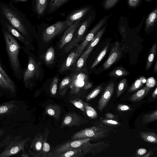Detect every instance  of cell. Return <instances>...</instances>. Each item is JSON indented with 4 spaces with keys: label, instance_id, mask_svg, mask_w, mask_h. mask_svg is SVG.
<instances>
[{
    "label": "cell",
    "instance_id": "obj_12",
    "mask_svg": "<svg viewBox=\"0 0 157 157\" xmlns=\"http://www.w3.org/2000/svg\"><path fill=\"white\" fill-rule=\"evenodd\" d=\"M87 123L86 120L84 119L80 115L75 112H70L67 114L64 117L61 127L78 126Z\"/></svg>",
    "mask_w": 157,
    "mask_h": 157
},
{
    "label": "cell",
    "instance_id": "obj_29",
    "mask_svg": "<svg viewBox=\"0 0 157 157\" xmlns=\"http://www.w3.org/2000/svg\"><path fill=\"white\" fill-rule=\"evenodd\" d=\"M70 0H50L48 6V12H53Z\"/></svg>",
    "mask_w": 157,
    "mask_h": 157
},
{
    "label": "cell",
    "instance_id": "obj_3",
    "mask_svg": "<svg viewBox=\"0 0 157 157\" xmlns=\"http://www.w3.org/2000/svg\"><path fill=\"white\" fill-rule=\"evenodd\" d=\"M90 141V138H85L66 141L56 146L46 157H55L60 154L75 148L81 149L85 155L98 152V150L103 144V142L91 144L89 142Z\"/></svg>",
    "mask_w": 157,
    "mask_h": 157
},
{
    "label": "cell",
    "instance_id": "obj_1",
    "mask_svg": "<svg viewBox=\"0 0 157 157\" xmlns=\"http://www.w3.org/2000/svg\"><path fill=\"white\" fill-rule=\"evenodd\" d=\"M24 103L21 100H11L0 104V124L16 127L24 120Z\"/></svg>",
    "mask_w": 157,
    "mask_h": 157
},
{
    "label": "cell",
    "instance_id": "obj_14",
    "mask_svg": "<svg viewBox=\"0 0 157 157\" xmlns=\"http://www.w3.org/2000/svg\"><path fill=\"white\" fill-rule=\"evenodd\" d=\"M43 135L38 133L31 140L28 154L31 156L40 157L43 146Z\"/></svg>",
    "mask_w": 157,
    "mask_h": 157
},
{
    "label": "cell",
    "instance_id": "obj_5",
    "mask_svg": "<svg viewBox=\"0 0 157 157\" xmlns=\"http://www.w3.org/2000/svg\"><path fill=\"white\" fill-rule=\"evenodd\" d=\"M28 56V65L23 71V78L25 88L32 89L36 85V82L40 78L41 75L40 65L35 60L28 51V48L22 46V48Z\"/></svg>",
    "mask_w": 157,
    "mask_h": 157
},
{
    "label": "cell",
    "instance_id": "obj_48",
    "mask_svg": "<svg viewBox=\"0 0 157 157\" xmlns=\"http://www.w3.org/2000/svg\"><path fill=\"white\" fill-rule=\"evenodd\" d=\"M117 109L119 111H123L129 110L131 109V108L126 105L119 104L117 106Z\"/></svg>",
    "mask_w": 157,
    "mask_h": 157
},
{
    "label": "cell",
    "instance_id": "obj_35",
    "mask_svg": "<svg viewBox=\"0 0 157 157\" xmlns=\"http://www.w3.org/2000/svg\"><path fill=\"white\" fill-rule=\"evenodd\" d=\"M109 46V44L107 43L105 46L96 57L92 64L90 68L92 69L96 66L103 59L105 55Z\"/></svg>",
    "mask_w": 157,
    "mask_h": 157
},
{
    "label": "cell",
    "instance_id": "obj_2",
    "mask_svg": "<svg viewBox=\"0 0 157 157\" xmlns=\"http://www.w3.org/2000/svg\"><path fill=\"white\" fill-rule=\"evenodd\" d=\"M2 33L10 67L15 77L20 80L23 78L24 71L21 66L18 56L22 46L4 28H3Z\"/></svg>",
    "mask_w": 157,
    "mask_h": 157
},
{
    "label": "cell",
    "instance_id": "obj_21",
    "mask_svg": "<svg viewBox=\"0 0 157 157\" xmlns=\"http://www.w3.org/2000/svg\"><path fill=\"white\" fill-rule=\"evenodd\" d=\"M79 56L76 49L72 51L62 63L59 70V72L62 73L70 69L76 63L77 58Z\"/></svg>",
    "mask_w": 157,
    "mask_h": 157
},
{
    "label": "cell",
    "instance_id": "obj_23",
    "mask_svg": "<svg viewBox=\"0 0 157 157\" xmlns=\"http://www.w3.org/2000/svg\"><path fill=\"white\" fill-rule=\"evenodd\" d=\"M45 113L58 121L61 115V108L57 105L49 104L45 108Z\"/></svg>",
    "mask_w": 157,
    "mask_h": 157
},
{
    "label": "cell",
    "instance_id": "obj_20",
    "mask_svg": "<svg viewBox=\"0 0 157 157\" xmlns=\"http://www.w3.org/2000/svg\"><path fill=\"white\" fill-rule=\"evenodd\" d=\"M107 25V24L97 33L90 42L87 49L83 53L80 57L83 58L86 61V60L89 54L92 51L94 47L98 43L101 37L105 31Z\"/></svg>",
    "mask_w": 157,
    "mask_h": 157
},
{
    "label": "cell",
    "instance_id": "obj_4",
    "mask_svg": "<svg viewBox=\"0 0 157 157\" xmlns=\"http://www.w3.org/2000/svg\"><path fill=\"white\" fill-rule=\"evenodd\" d=\"M31 140L30 137L23 139L21 136L7 135L0 143V147L5 146L4 150L0 153V157L11 156L21 151L22 152L25 151V146Z\"/></svg>",
    "mask_w": 157,
    "mask_h": 157
},
{
    "label": "cell",
    "instance_id": "obj_6",
    "mask_svg": "<svg viewBox=\"0 0 157 157\" xmlns=\"http://www.w3.org/2000/svg\"><path fill=\"white\" fill-rule=\"evenodd\" d=\"M1 10L3 16L7 20L9 23L31 41V38L27 28L22 18L17 12L12 7L5 4L2 5Z\"/></svg>",
    "mask_w": 157,
    "mask_h": 157
},
{
    "label": "cell",
    "instance_id": "obj_47",
    "mask_svg": "<svg viewBox=\"0 0 157 157\" xmlns=\"http://www.w3.org/2000/svg\"><path fill=\"white\" fill-rule=\"evenodd\" d=\"M103 123L110 125H117L119 124L118 122L112 119H105L102 121Z\"/></svg>",
    "mask_w": 157,
    "mask_h": 157
},
{
    "label": "cell",
    "instance_id": "obj_58",
    "mask_svg": "<svg viewBox=\"0 0 157 157\" xmlns=\"http://www.w3.org/2000/svg\"><path fill=\"white\" fill-rule=\"evenodd\" d=\"M16 1H26V0H14Z\"/></svg>",
    "mask_w": 157,
    "mask_h": 157
},
{
    "label": "cell",
    "instance_id": "obj_11",
    "mask_svg": "<svg viewBox=\"0 0 157 157\" xmlns=\"http://www.w3.org/2000/svg\"><path fill=\"white\" fill-rule=\"evenodd\" d=\"M109 16L107 15L101 19L85 36L83 41L76 47V49L80 56L97 33L105 24Z\"/></svg>",
    "mask_w": 157,
    "mask_h": 157
},
{
    "label": "cell",
    "instance_id": "obj_15",
    "mask_svg": "<svg viewBox=\"0 0 157 157\" xmlns=\"http://www.w3.org/2000/svg\"><path fill=\"white\" fill-rule=\"evenodd\" d=\"M114 85L113 82H111L105 87L98 102L97 108L100 112L105 109L108 104L113 94Z\"/></svg>",
    "mask_w": 157,
    "mask_h": 157
},
{
    "label": "cell",
    "instance_id": "obj_41",
    "mask_svg": "<svg viewBox=\"0 0 157 157\" xmlns=\"http://www.w3.org/2000/svg\"><path fill=\"white\" fill-rule=\"evenodd\" d=\"M58 81V78L57 77H55L51 82L50 86V92L52 96H55L56 94Z\"/></svg>",
    "mask_w": 157,
    "mask_h": 157
},
{
    "label": "cell",
    "instance_id": "obj_16",
    "mask_svg": "<svg viewBox=\"0 0 157 157\" xmlns=\"http://www.w3.org/2000/svg\"><path fill=\"white\" fill-rule=\"evenodd\" d=\"M83 17L77 20L74 24L69 27L64 32L58 44L59 49H61L67 44L72 38L75 32L81 23Z\"/></svg>",
    "mask_w": 157,
    "mask_h": 157
},
{
    "label": "cell",
    "instance_id": "obj_37",
    "mask_svg": "<svg viewBox=\"0 0 157 157\" xmlns=\"http://www.w3.org/2000/svg\"><path fill=\"white\" fill-rule=\"evenodd\" d=\"M157 120V110H155L151 113L146 114L143 116L142 118L143 124L151 123Z\"/></svg>",
    "mask_w": 157,
    "mask_h": 157
},
{
    "label": "cell",
    "instance_id": "obj_30",
    "mask_svg": "<svg viewBox=\"0 0 157 157\" xmlns=\"http://www.w3.org/2000/svg\"><path fill=\"white\" fill-rule=\"evenodd\" d=\"M55 52L52 47L49 48L43 56V59L45 63L47 65L52 64L55 59Z\"/></svg>",
    "mask_w": 157,
    "mask_h": 157
},
{
    "label": "cell",
    "instance_id": "obj_26",
    "mask_svg": "<svg viewBox=\"0 0 157 157\" xmlns=\"http://www.w3.org/2000/svg\"><path fill=\"white\" fill-rule=\"evenodd\" d=\"M157 44L154 43L151 48L147 58L145 71L148 70L154 62L156 53Z\"/></svg>",
    "mask_w": 157,
    "mask_h": 157
},
{
    "label": "cell",
    "instance_id": "obj_13",
    "mask_svg": "<svg viewBox=\"0 0 157 157\" xmlns=\"http://www.w3.org/2000/svg\"><path fill=\"white\" fill-rule=\"evenodd\" d=\"M123 52V48L120 47L118 41H116L113 44L109 57L103 65L104 70L109 68L121 58Z\"/></svg>",
    "mask_w": 157,
    "mask_h": 157
},
{
    "label": "cell",
    "instance_id": "obj_51",
    "mask_svg": "<svg viewBox=\"0 0 157 157\" xmlns=\"http://www.w3.org/2000/svg\"><path fill=\"white\" fill-rule=\"evenodd\" d=\"M157 95V87H156L152 94V97L155 98Z\"/></svg>",
    "mask_w": 157,
    "mask_h": 157
},
{
    "label": "cell",
    "instance_id": "obj_49",
    "mask_svg": "<svg viewBox=\"0 0 157 157\" xmlns=\"http://www.w3.org/2000/svg\"><path fill=\"white\" fill-rule=\"evenodd\" d=\"M147 152L146 149L144 148H140L137 150L136 155L137 157H141L142 156L144 155Z\"/></svg>",
    "mask_w": 157,
    "mask_h": 157
},
{
    "label": "cell",
    "instance_id": "obj_44",
    "mask_svg": "<svg viewBox=\"0 0 157 157\" xmlns=\"http://www.w3.org/2000/svg\"><path fill=\"white\" fill-rule=\"evenodd\" d=\"M86 61L83 58L80 57L78 60L76 67V71L81 70L85 65Z\"/></svg>",
    "mask_w": 157,
    "mask_h": 157
},
{
    "label": "cell",
    "instance_id": "obj_24",
    "mask_svg": "<svg viewBox=\"0 0 157 157\" xmlns=\"http://www.w3.org/2000/svg\"><path fill=\"white\" fill-rule=\"evenodd\" d=\"M151 89L145 86L133 94L129 99L132 101H139L147 94Z\"/></svg>",
    "mask_w": 157,
    "mask_h": 157
},
{
    "label": "cell",
    "instance_id": "obj_39",
    "mask_svg": "<svg viewBox=\"0 0 157 157\" xmlns=\"http://www.w3.org/2000/svg\"><path fill=\"white\" fill-rule=\"evenodd\" d=\"M103 86L99 85L94 89L87 96L86 98V101H89L96 97L102 90Z\"/></svg>",
    "mask_w": 157,
    "mask_h": 157
},
{
    "label": "cell",
    "instance_id": "obj_36",
    "mask_svg": "<svg viewBox=\"0 0 157 157\" xmlns=\"http://www.w3.org/2000/svg\"><path fill=\"white\" fill-rule=\"evenodd\" d=\"M83 103L87 116L91 118H97L98 115L96 111L87 103L83 101Z\"/></svg>",
    "mask_w": 157,
    "mask_h": 157
},
{
    "label": "cell",
    "instance_id": "obj_22",
    "mask_svg": "<svg viewBox=\"0 0 157 157\" xmlns=\"http://www.w3.org/2000/svg\"><path fill=\"white\" fill-rule=\"evenodd\" d=\"M157 21V7L148 15L145 21V32L147 33L152 32L155 28Z\"/></svg>",
    "mask_w": 157,
    "mask_h": 157
},
{
    "label": "cell",
    "instance_id": "obj_27",
    "mask_svg": "<svg viewBox=\"0 0 157 157\" xmlns=\"http://www.w3.org/2000/svg\"><path fill=\"white\" fill-rule=\"evenodd\" d=\"M84 155L81 149L75 148L60 154L55 157H82Z\"/></svg>",
    "mask_w": 157,
    "mask_h": 157
},
{
    "label": "cell",
    "instance_id": "obj_46",
    "mask_svg": "<svg viewBox=\"0 0 157 157\" xmlns=\"http://www.w3.org/2000/svg\"><path fill=\"white\" fill-rule=\"evenodd\" d=\"M0 72L3 75V76L7 80L12 84L16 86L14 83L13 80L9 77L8 75L6 73L3 67L1 66L0 62Z\"/></svg>",
    "mask_w": 157,
    "mask_h": 157
},
{
    "label": "cell",
    "instance_id": "obj_42",
    "mask_svg": "<svg viewBox=\"0 0 157 157\" xmlns=\"http://www.w3.org/2000/svg\"><path fill=\"white\" fill-rule=\"evenodd\" d=\"M119 0H105L104 6L105 9L108 10L114 6Z\"/></svg>",
    "mask_w": 157,
    "mask_h": 157
},
{
    "label": "cell",
    "instance_id": "obj_31",
    "mask_svg": "<svg viewBox=\"0 0 157 157\" xmlns=\"http://www.w3.org/2000/svg\"><path fill=\"white\" fill-rule=\"evenodd\" d=\"M48 133L49 131L46 129L43 135V148L40 157H46L50 151V145L47 142Z\"/></svg>",
    "mask_w": 157,
    "mask_h": 157
},
{
    "label": "cell",
    "instance_id": "obj_55",
    "mask_svg": "<svg viewBox=\"0 0 157 157\" xmlns=\"http://www.w3.org/2000/svg\"><path fill=\"white\" fill-rule=\"evenodd\" d=\"M5 131L4 130L0 128V137L5 133Z\"/></svg>",
    "mask_w": 157,
    "mask_h": 157
},
{
    "label": "cell",
    "instance_id": "obj_54",
    "mask_svg": "<svg viewBox=\"0 0 157 157\" xmlns=\"http://www.w3.org/2000/svg\"><path fill=\"white\" fill-rule=\"evenodd\" d=\"M151 155V152H149L147 153L145 155L142 156L141 157H147L150 156Z\"/></svg>",
    "mask_w": 157,
    "mask_h": 157
},
{
    "label": "cell",
    "instance_id": "obj_33",
    "mask_svg": "<svg viewBox=\"0 0 157 157\" xmlns=\"http://www.w3.org/2000/svg\"><path fill=\"white\" fill-rule=\"evenodd\" d=\"M146 80L145 77L143 76L138 78L132 85L128 90V92H131L139 89L146 82Z\"/></svg>",
    "mask_w": 157,
    "mask_h": 157
},
{
    "label": "cell",
    "instance_id": "obj_53",
    "mask_svg": "<svg viewBox=\"0 0 157 157\" xmlns=\"http://www.w3.org/2000/svg\"><path fill=\"white\" fill-rule=\"evenodd\" d=\"M30 156L29 154H28L25 151L22 152V154L20 156V157H28Z\"/></svg>",
    "mask_w": 157,
    "mask_h": 157
},
{
    "label": "cell",
    "instance_id": "obj_18",
    "mask_svg": "<svg viewBox=\"0 0 157 157\" xmlns=\"http://www.w3.org/2000/svg\"><path fill=\"white\" fill-rule=\"evenodd\" d=\"M4 28L12 36L21 42L25 47L33 49V48L31 41L23 35L8 23L5 24Z\"/></svg>",
    "mask_w": 157,
    "mask_h": 157
},
{
    "label": "cell",
    "instance_id": "obj_43",
    "mask_svg": "<svg viewBox=\"0 0 157 157\" xmlns=\"http://www.w3.org/2000/svg\"><path fill=\"white\" fill-rule=\"evenodd\" d=\"M146 86L151 88L156 85L157 82L155 78L153 77L148 78L146 80Z\"/></svg>",
    "mask_w": 157,
    "mask_h": 157
},
{
    "label": "cell",
    "instance_id": "obj_9",
    "mask_svg": "<svg viewBox=\"0 0 157 157\" xmlns=\"http://www.w3.org/2000/svg\"><path fill=\"white\" fill-rule=\"evenodd\" d=\"M93 20L92 16H90L82 23H80L72 38L64 48V52L70 51L72 48L78 46V43L84 39L86 31Z\"/></svg>",
    "mask_w": 157,
    "mask_h": 157
},
{
    "label": "cell",
    "instance_id": "obj_19",
    "mask_svg": "<svg viewBox=\"0 0 157 157\" xmlns=\"http://www.w3.org/2000/svg\"><path fill=\"white\" fill-rule=\"evenodd\" d=\"M0 88L7 96H16L17 87L10 83L0 72Z\"/></svg>",
    "mask_w": 157,
    "mask_h": 157
},
{
    "label": "cell",
    "instance_id": "obj_28",
    "mask_svg": "<svg viewBox=\"0 0 157 157\" xmlns=\"http://www.w3.org/2000/svg\"><path fill=\"white\" fill-rule=\"evenodd\" d=\"M71 78L70 76H67L61 82L59 87V93L63 96L66 93L68 89L70 87Z\"/></svg>",
    "mask_w": 157,
    "mask_h": 157
},
{
    "label": "cell",
    "instance_id": "obj_32",
    "mask_svg": "<svg viewBox=\"0 0 157 157\" xmlns=\"http://www.w3.org/2000/svg\"><path fill=\"white\" fill-rule=\"evenodd\" d=\"M130 74V73L124 68L118 67L113 69L108 75L110 76L119 78L126 76Z\"/></svg>",
    "mask_w": 157,
    "mask_h": 157
},
{
    "label": "cell",
    "instance_id": "obj_40",
    "mask_svg": "<svg viewBox=\"0 0 157 157\" xmlns=\"http://www.w3.org/2000/svg\"><path fill=\"white\" fill-rule=\"evenodd\" d=\"M69 102L83 112H86L83 101L82 99L79 98L74 99H70L69 100Z\"/></svg>",
    "mask_w": 157,
    "mask_h": 157
},
{
    "label": "cell",
    "instance_id": "obj_57",
    "mask_svg": "<svg viewBox=\"0 0 157 157\" xmlns=\"http://www.w3.org/2000/svg\"><path fill=\"white\" fill-rule=\"evenodd\" d=\"M146 2H152L154 0H145Z\"/></svg>",
    "mask_w": 157,
    "mask_h": 157
},
{
    "label": "cell",
    "instance_id": "obj_25",
    "mask_svg": "<svg viewBox=\"0 0 157 157\" xmlns=\"http://www.w3.org/2000/svg\"><path fill=\"white\" fill-rule=\"evenodd\" d=\"M139 135L145 142L157 144V135L155 132L150 131L141 132Z\"/></svg>",
    "mask_w": 157,
    "mask_h": 157
},
{
    "label": "cell",
    "instance_id": "obj_8",
    "mask_svg": "<svg viewBox=\"0 0 157 157\" xmlns=\"http://www.w3.org/2000/svg\"><path fill=\"white\" fill-rule=\"evenodd\" d=\"M108 133L107 129L94 126L76 132L71 136V138L72 140L90 138V140L96 141L106 137Z\"/></svg>",
    "mask_w": 157,
    "mask_h": 157
},
{
    "label": "cell",
    "instance_id": "obj_7",
    "mask_svg": "<svg viewBox=\"0 0 157 157\" xmlns=\"http://www.w3.org/2000/svg\"><path fill=\"white\" fill-rule=\"evenodd\" d=\"M71 82L70 84V97L77 96L81 95L82 91L86 90L93 86L92 83L89 82L88 75L81 70L76 71L70 76Z\"/></svg>",
    "mask_w": 157,
    "mask_h": 157
},
{
    "label": "cell",
    "instance_id": "obj_45",
    "mask_svg": "<svg viewBox=\"0 0 157 157\" xmlns=\"http://www.w3.org/2000/svg\"><path fill=\"white\" fill-rule=\"evenodd\" d=\"M141 0H128L127 3L130 8H135L140 5Z\"/></svg>",
    "mask_w": 157,
    "mask_h": 157
},
{
    "label": "cell",
    "instance_id": "obj_17",
    "mask_svg": "<svg viewBox=\"0 0 157 157\" xmlns=\"http://www.w3.org/2000/svg\"><path fill=\"white\" fill-rule=\"evenodd\" d=\"M92 7L90 5L78 8L71 13L66 20L68 27L72 25L77 20L83 17Z\"/></svg>",
    "mask_w": 157,
    "mask_h": 157
},
{
    "label": "cell",
    "instance_id": "obj_38",
    "mask_svg": "<svg viewBox=\"0 0 157 157\" xmlns=\"http://www.w3.org/2000/svg\"><path fill=\"white\" fill-rule=\"evenodd\" d=\"M128 86L127 80L126 78L121 79L118 83L117 89V97H119L123 93Z\"/></svg>",
    "mask_w": 157,
    "mask_h": 157
},
{
    "label": "cell",
    "instance_id": "obj_34",
    "mask_svg": "<svg viewBox=\"0 0 157 157\" xmlns=\"http://www.w3.org/2000/svg\"><path fill=\"white\" fill-rule=\"evenodd\" d=\"M48 0H36L35 9L38 14H42L47 7Z\"/></svg>",
    "mask_w": 157,
    "mask_h": 157
},
{
    "label": "cell",
    "instance_id": "obj_56",
    "mask_svg": "<svg viewBox=\"0 0 157 157\" xmlns=\"http://www.w3.org/2000/svg\"><path fill=\"white\" fill-rule=\"evenodd\" d=\"M3 94H4L2 92V91L0 90V97H2Z\"/></svg>",
    "mask_w": 157,
    "mask_h": 157
},
{
    "label": "cell",
    "instance_id": "obj_10",
    "mask_svg": "<svg viewBox=\"0 0 157 157\" xmlns=\"http://www.w3.org/2000/svg\"><path fill=\"white\" fill-rule=\"evenodd\" d=\"M68 27L66 20L58 21L46 28L42 35L43 40L45 43L49 42L53 38L61 33Z\"/></svg>",
    "mask_w": 157,
    "mask_h": 157
},
{
    "label": "cell",
    "instance_id": "obj_52",
    "mask_svg": "<svg viewBox=\"0 0 157 157\" xmlns=\"http://www.w3.org/2000/svg\"><path fill=\"white\" fill-rule=\"evenodd\" d=\"M153 72L154 73H156L157 71V60L156 59L155 64L154 67Z\"/></svg>",
    "mask_w": 157,
    "mask_h": 157
},
{
    "label": "cell",
    "instance_id": "obj_50",
    "mask_svg": "<svg viewBox=\"0 0 157 157\" xmlns=\"http://www.w3.org/2000/svg\"><path fill=\"white\" fill-rule=\"evenodd\" d=\"M105 116L107 118L109 119H113L114 118V115L110 113H106L105 114Z\"/></svg>",
    "mask_w": 157,
    "mask_h": 157
}]
</instances>
